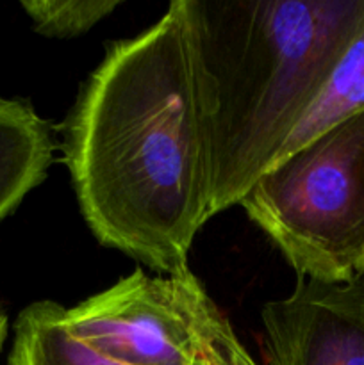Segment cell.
I'll list each match as a JSON object with an SVG mask.
<instances>
[{"mask_svg": "<svg viewBox=\"0 0 364 365\" xmlns=\"http://www.w3.org/2000/svg\"><path fill=\"white\" fill-rule=\"evenodd\" d=\"M64 160L100 245L164 274L209 217L206 146L182 0L107 48L64 127Z\"/></svg>", "mask_w": 364, "mask_h": 365, "instance_id": "6da1fadb", "label": "cell"}, {"mask_svg": "<svg viewBox=\"0 0 364 365\" xmlns=\"http://www.w3.org/2000/svg\"><path fill=\"white\" fill-rule=\"evenodd\" d=\"M209 217L239 205L364 25V0H182Z\"/></svg>", "mask_w": 364, "mask_h": 365, "instance_id": "7a4b0ae2", "label": "cell"}, {"mask_svg": "<svg viewBox=\"0 0 364 365\" xmlns=\"http://www.w3.org/2000/svg\"><path fill=\"white\" fill-rule=\"evenodd\" d=\"M239 207L298 278L364 277V109L277 160Z\"/></svg>", "mask_w": 364, "mask_h": 365, "instance_id": "3957f363", "label": "cell"}, {"mask_svg": "<svg viewBox=\"0 0 364 365\" xmlns=\"http://www.w3.org/2000/svg\"><path fill=\"white\" fill-rule=\"evenodd\" d=\"M66 323L79 341L127 365H193L234 330L189 267L156 278L134 271L66 309Z\"/></svg>", "mask_w": 364, "mask_h": 365, "instance_id": "277c9868", "label": "cell"}, {"mask_svg": "<svg viewBox=\"0 0 364 365\" xmlns=\"http://www.w3.org/2000/svg\"><path fill=\"white\" fill-rule=\"evenodd\" d=\"M268 365H364V277L341 284L298 278L263 307Z\"/></svg>", "mask_w": 364, "mask_h": 365, "instance_id": "5b68a950", "label": "cell"}, {"mask_svg": "<svg viewBox=\"0 0 364 365\" xmlns=\"http://www.w3.org/2000/svg\"><path fill=\"white\" fill-rule=\"evenodd\" d=\"M52 153L49 123L27 102L0 98V221L41 184Z\"/></svg>", "mask_w": 364, "mask_h": 365, "instance_id": "8992f818", "label": "cell"}, {"mask_svg": "<svg viewBox=\"0 0 364 365\" xmlns=\"http://www.w3.org/2000/svg\"><path fill=\"white\" fill-rule=\"evenodd\" d=\"M7 365H127L79 341L66 323V309L54 302H36L14 323V341Z\"/></svg>", "mask_w": 364, "mask_h": 365, "instance_id": "52a82bcc", "label": "cell"}, {"mask_svg": "<svg viewBox=\"0 0 364 365\" xmlns=\"http://www.w3.org/2000/svg\"><path fill=\"white\" fill-rule=\"evenodd\" d=\"M364 109V25L359 34L353 38L348 48L338 61L332 70L330 77L327 78L325 86L307 113L303 114L302 121L295 128L293 135L285 146L282 148L277 160L284 159L296 148L303 146L314 139L316 135L323 134L330 127L338 125L339 121L353 116L355 113ZM275 160V163H277ZM273 163V164H275Z\"/></svg>", "mask_w": 364, "mask_h": 365, "instance_id": "ba28073f", "label": "cell"}, {"mask_svg": "<svg viewBox=\"0 0 364 365\" xmlns=\"http://www.w3.org/2000/svg\"><path fill=\"white\" fill-rule=\"evenodd\" d=\"M120 0H24L34 31L49 38H75L109 16Z\"/></svg>", "mask_w": 364, "mask_h": 365, "instance_id": "9c48e42d", "label": "cell"}, {"mask_svg": "<svg viewBox=\"0 0 364 365\" xmlns=\"http://www.w3.org/2000/svg\"><path fill=\"white\" fill-rule=\"evenodd\" d=\"M193 365H259L246 351L236 331L211 344Z\"/></svg>", "mask_w": 364, "mask_h": 365, "instance_id": "30bf717a", "label": "cell"}, {"mask_svg": "<svg viewBox=\"0 0 364 365\" xmlns=\"http://www.w3.org/2000/svg\"><path fill=\"white\" fill-rule=\"evenodd\" d=\"M6 335H7V317L6 314L0 310V349H2L4 341H6Z\"/></svg>", "mask_w": 364, "mask_h": 365, "instance_id": "8fae6325", "label": "cell"}]
</instances>
